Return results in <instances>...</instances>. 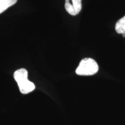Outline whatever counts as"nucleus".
I'll use <instances>...</instances> for the list:
<instances>
[{
    "mask_svg": "<svg viewBox=\"0 0 125 125\" xmlns=\"http://www.w3.org/2000/svg\"><path fill=\"white\" fill-rule=\"evenodd\" d=\"M13 76L22 94H28L35 89L34 83L28 79V71L26 69L20 68L18 70L14 73Z\"/></svg>",
    "mask_w": 125,
    "mask_h": 125,
    "instance_id": "obj_1",
    "label": "nucleus"
},
{
    "mask_svg": "<svg viewBox=\"0 0 125 125\" xmlns=\"http://www.w3.org/2000/svg\"><path fill=\"white\" fill-rule=\"evenodd\" d=\"M98 70V65L94 59L85 58L79 62L76 69V74L82 76H89L96 74Z\"/></svg>",
    "mask_w": 125,
    "mask_h": 125,
    "instance_id": "obj_2",
    "label": "nucleus"
},
{
    "mask_svg": "<svg viewBox=\"0 0 125 125\" xmlns=\"http://www.w3.org/2000/svg\"><path fill=\"white\" fill-rule=\"evenodd\" d=\"M65 8L71 15H77L82 9V0H65Z\"/></svg>",
    "mask_w": 125,
    "mask_h": 125,
    "instance_id": "obj_3",
    "label": "nucleus"
},
{
    "mask_svg": "<svg viewBox=\"0 0 125 125\" xmlns=\"http://www.w3.org/2000/svg\"><path fill=\"white\" fill-rule=\"evenodd\" d=\"M18 0H0V14L16 3Z\"/></svg>",
    "mask_w": 125,
    "mask_h": 125,
    "instance_id": "obj_4",
    "label": "nucleus"
},
{
    "mask_svg": "<svg viewBox=\"0 0 125 125\" xmlns=\"http://www.w3.org/2000/svg\"><path fill=\"white\" fill-rule=\"evenodd\" d=\"M115 30L118 34L125 33V16L117 21L115 24Z\"/></svg>",
    "mask_w": 125,
    "mask_h": 125,
    "instance_id": "obj_5",
    "label": "nucleus"
},
{
    "mask_svg": "<svg viewBox=\"0 0 125 125\" xmlns=\"http://www.w3.org/2000/svg\"><path fill=\"white\" fill-rule=\"evenodd\" d=\"M122 35H123V37H125V34H123Z\"/></svg>",
    "mask_w": 125,
    "mask_h": 125,
    "instance_id": "obj_6",
    "label": "nucleus"
}]
</instances>
